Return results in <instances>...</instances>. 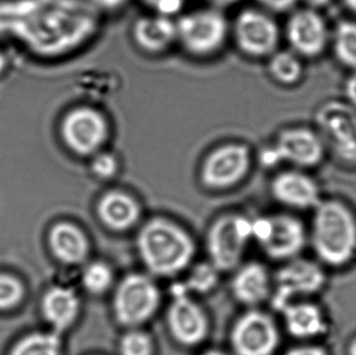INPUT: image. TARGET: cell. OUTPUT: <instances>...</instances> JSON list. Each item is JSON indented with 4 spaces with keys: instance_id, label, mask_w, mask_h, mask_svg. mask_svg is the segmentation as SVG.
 <instances>
[{
    "instance_id": "cell-11",
    "label": "cell",
    "mask_w": 356,
    "mask_h": 355,
    "mask_svg": "<svg viewBox=\"0 0 356 355\" xmlns=\"http://www.w3.org/2000/svg\"><path fill=\"white\" fill-rule=\"evenodd\" d=\"M251 240V219L240 215L220 217L211 225L207 233V250L209 263L219 272L238 268Z\"/></svg>"
},
{
    "instance_id": "cell-32",
    "label": "cell",
    "mask_w": 356,
    "mask_h": 355,
    "mask_svg": "<svg viewBox=\"0 0 356 355\" xmlns=\"http://www.w3.org/2000/svg\"><path fill=\"white\" fill-rule=\"evenodd\" d=\"M154 14L177 18L184 10L188 0H140Z\"/></svg>"
},
{
    "instance_id": "cell-28",
    "label": "cell",
    "mask_w": 356,
    "mask_h": 355,
    "mask_svg": "<svg viewBox=\"0 0 356 355\" xmlns=\"http://www.w3.org/2000/svg\"><path fill=\"white\" fill-rule=\"evenodd\" d=\"M83 288L92 295L106 293L114 283V273L104 262H94L86 266L81 275Z\"/></svg>"
},
{
    "instance_id": "cell-21",
    "label": "cell",
    "mask_w": 356,
    "mask_h": 355,
    "mask_svg": "<svg viewBox=\"0 0 356 355\" xmlns=\"http://www.w3.org/2000/svg\"><path fill=\"white\" fill-rule=\"evenodd\" d=\"M97 215L104 226L114 231H124L137 224L141 208L129 194L110 191L98 201Z\"/></svg>"
},
{
    "instance_id": "cell-5",
    "label": "cell",
    "mask_w": 356,
    "mask_h": 355,
    "mask_svg": "<svg viewBox=\"0 0 356 355\" xmlns=\"http://www.w3.org/2000/svg\"><path fill=\"white\" fill-rule=\"evenodd\" d=\"M58 133L69 151L79 156H93L104 150L110 139V121L99 108L77 104L60 115Z\"/></svg>"
},
{
    "instance_id": "cell-6",
    "label": "cell",
    "mask_w": 356,
    "mask_h": 355,
    "mask_svg": "<svg viewBox=\"0 0 356 355\" xmlns=\"http://www.w3.org/2000/svg\"><path fill=\"white\" fill-rule=\"evenodd\" d=\"M252 240L270 260L286 263L301 256L309 245V233L300 218L280 213L252 220Z\"/></svg>"
},
{
    "instance_id": "cell-13",
    "label": "cell",
    "mask_w": 356,
    "mask_h": 355,
    "mask_svg": "<svg viewBox=\"0 0 356 355\" xmlns=\"http://www.w3.org/2000/svg\"><path fill=\"white\" fill-rule=\"evenodd\" d=\"M251 162L250 148L246 144L230 142L218 146L203 160L201 181L209 189H229L246 176Z\"/></svg>"
},
{
    "instance_id": "cell-14",
    "label": "cell",
    "mask_w": 356,
    "mask_h": 355,
    "mask_svg": "<svg viewBox=\"0 0 356 355\" xmlns=\"http://www.w3.org/2000/svg\"><path fill=\"white\" fill-rule=\"evenodd\" d=\"M230 343L236 355H273L280 344L275 319L263 311H248L234 323Z\"/></svg>"
},
{
    "instance_id": "cell-24",
    "label": "cell",
    "mask_w": 356,
    "mask_h": 355,
    "mask_svg": "<svg viewBox=\"0 0 356 355\" xmlns=\"http://www.w3.org/2000/svg\"><path fill=\"white\" fill-rule=\"evenodd\" d=\"M267 60L268 74L277 85L294 87L302 81L303 60L292 50H276Z\"/></svg>"
},
{
    "instance_id": "cell-38",
    "label": "cell",
    "mask_w": 356,
    "mask_h": 355,
    "mask_svg": "<svg viewBox=\"0 0 356 355\" xmlns=\"http://www.w3.org/2000/svg\"><path fill=\"white\" fill-rule=\"evenodd\" d=\"M342 2L349 12L356 15V0H342Z\"/></svg>"
},
{
    "instance_id": "cell-3",
    "label": "cell",
    "mask_w": 356,
    "mask_h": 355,
    "mask_svg": "<svg viewBox=\"0 0 356 355\" xmlns=\"http://www.w3.org/2000/svg\"><path fill=\"white\" fill-rule=\"evenodd\" d=\"M137 248L148 272L160 277L175 276L186 270L196 251L188 233L165 218L152 219L142 226Z\"/></svg>"
},
{
    "instance_id": "cell-33",
    "label": "cell",
    "mask_w": 356,
    "mask_h": 355,
    "mask_svg": "<svg viewBox=\"0 0 356 355\" xmlns=\"http://www.w3.org/2000/svg\"><path fill=\"white\" fill-rule=\"evenodd\" d=\"M259 8L271 15L286 14L296 10L299 0H255Z\"/></svg>"
},
{
    "instance_id": "cell-1",
    "label": "cell",
    "mask_w": 356,
    "mask_h": 355,
    "mask_svg": "<svg viewBox=\"0 0 356 355\" xmlns=\"http://www.w3.org/2000/svg\"><path fill=\"white\" fill-rule=\"evenodd\" d=\"M102 15L90 0H0V41L33 62H60L97 37Z\"/></svg>"
},
{
    "instance_id": "cell-9",
    "label": "cell",
    "mask_w": 356,
    "mask_h": 355,
    "mask_svg": "<svg viewBox=\"0 0 356 355\" xmlns=\"http://www.w3.org/2000/svg\"><path fill=\"white\" fill-rule=\"evenodd\" d=\"M230 38L243 56L261 60L280 49L282 31L273 15L259 8H246L230 22Z\"/></svg>"
},
{
    "instance_id": "cell-20",
    "label": "cell",
    "mask_w": 356,
    "mask_h": 355,
    "mask_svg": "<svg viewBox=\"0 0 356 355\" xmlns=\"http://www.w3.org/2000/svg\"><path fill=\"white\" fill-rule=\"evenodd\" d=\"M273 279L265 265L259 262L247 263L236 268L232 281L234 298L244 306L254 308L270 299Z\"/></svg>"
},
{
    "instance_id": "cell-34",
    "label": "cell",
    "mask_w": 356,
    "mask_h": 355,
    "mask_svg": "<svg viewBox=\"0 0 356 355\" xmlns=\"http://www.w3.org/2000/svg\"><path fill=\"white\" fill-rule=\"evenodd\" d=\"M102 14L115 13L124 8L129 0H90Z\"/></svg>"
},
{
    "instance_id": "cell-31",
    "label": "cell",
    "mask_w": 356,
    "mask_h": 355,
    "mask_svg": "<svg viewBox=\"0 0 356 355\" xmlns=\"http://www.w3.org/2000/svg\"><path fill=\"white\" fill-rule=\"evenodd\" d=\"M118 160L112 154L100 151L92 156V173L98 179H112L118 172Z\"/></svg>"
},
{
    "instance_id": "cell-29",
    "label": "cell",
    "mask_w": 356,
    "mask_h": 355,
    "mask_svg": "<svg viewBox=\"0 0 356 355\" xmlns=\"http://www.w3.org/2000/svg\"><path fill=\"white\" fill-rule=\"evenodd\" d=\"M119 352L121 355H152L154 342L147 333L131 329L121 339Z\"/></svg>"
},
{
    "instance_id": "cell-2",
    "label": "cell",
    "mask_w": 356,
    "mask_h": 355,
    "mask_svg": "<svg viewBox=\"0 0 356 355\" xmlns=\"http://www.w3.org/2000/svg\"><path fill=\"white\" fill-rule=\"evenodd\" d=\"M309 245L325 268L341 269L356 258V215L340 199H322L313 210Z\"/></svg>"
},
{
    "instance_id": "cell-23",
    "label": "cell",
    "mask_w": 356,
    "mask_h": 355,
    "mask_svg": "<svg viewBox=\"0 0 356 355\" xmlns=\"http://www.w3.org/2000/svg\"><path fill=\"white\" fill-rule=\"evenodd\" d=\"M42 311L54 331L60 335L76 321L81 311V300L74 290L54 287L44 296Z\"/></svg>"
},
{
    "instance_id": "cell-37",
    "label": "cell",
    "mask_w": 356,
    "mask_h": 355,
    "mask_svg": "<svg viewBox=\"0 0 356 355\" xmlns=\"http://www.w3.org/2000/svg\"><path fill=\"white\" fill-rule=\"evenodd\" d=\"M207 1L209 2V6L225 10V8H230V6L238 3L240 0H207Z\"/></svg>"
},
{
    "instance_id": "cell-4",
    "label": "cell",
    "mask_w": 356,
    "mask_h": 355,
    "mask_svg": "<svg viewBox=\"0 0 356 355\" xmlns=\"http://www.w3.org/2000/svg\"><path fill=\"white\" fill-rule=\"evenodd\" d=\"M177 45L188 56L211 58L223 50L230 38V22L224 10L205 6L175 18Z\"/></svg>"
},
{
    "instance_id": "cell-41",
    "label": "cell",
    "mask_w": 356,
    "mask_h": 355,
    "mask_svg": "<svg viewBox=\"0 0 356 355\" xmlns=\"http://www.w3.org/2000/svg\"><path fill=\"white\" fill-rule=\"evenodd\" d=\"M309 4L312 3L311 8H314V6H319V4L324 3V2L327 1V0H309Z\"/></svg>"
},
{
    "instance_id": "cell-25",
    "label": "cell",
    "mask_w": 356,
    "mask_h": 355,
    "mask_svg": "<svg viewBox=\"0 0 356 355\" xmlns=\"http://www.w3.org/2000/svg\"><path fill=\"white\" fill-rule=\"evenodd\" d=\"M330 46L339 64L356 71V21L342 20L332 31Z\"/></svg>"
},
{
    "instance_id": "cell-17",
    "label": "cell",
    "mask_w": 356,
    "mask_h": 355,
    "mask_svg": "<svg viewBox=\"0 0 356 355\" xmlns=\"http://www.w3.org/2000/svg\"><path fill=\"white\" fill-rule=\"evenodd\" d=\"M275 201L292 210H313L323 199L319 183L307 171L290 168L276 174L271 183Z\"/></svg>"
},
{
    "instance_id": "cell-35",
    "label": "cell",
    "mask_w": 356,
    "mask_h": 355,
    "mask_svg": "<svg viewBox=\"0 0 356 355\" xmlns=\"http://www.w3.org/2000/svg\"><path fill=\"white\" fill-rule=\"evenodd\" d=\"M284 355H328L326 350L319 345L315 344H303V345L296 346L291 348Z\"/></svg>"
},
{
    "instance_id": "cell-19",
    "label": "cell",
    "mask_w": 356,
    "mask_h": 355,
    "mask_svg": "<svg viewBox=\"0 0 356 355\" xmlns=\"http://www.w3.org/2000/svg\"><path fill=\"white\" fill-rule=\"evenodd\" d=\"M280 313L286 333L298 341L309 343L327 333V317L312 299L292 302Z\"/></svg>"
},
{
    "instance_id": "cell-18",
    "label": "cell",
    "mask_w": 356,
    "mask_h": 355,
    "mask_svg": "<svg viewBox=\"0 0 356 355\" xmlns=\"http://www.w3.org/2000/svg\"><path fill=\"white\" fill-rule=\"evenodd\" d=\"M131 39L148 56H162L177 46L175 18L154 14L144 15L134 21Z\"/></svg>"
},
{
    "instance_id": "cell-15",
    "label": "cell",
    "mask_w": 356,
    "mask_h": 355,
    "mask_svg": "<svg viewBox=\"0 0 356 355\" xmlns=\"http://www.w3.org/2000/svg\"><path fill=\"white\" fill-rule=\"evenodd\" d=\"M332 31L316 8H298L291 12L284 26V38L297 56L305 58L321 56L330 44Z\"/></svg>"
},
{
    "instance_id": "cell-26",
    "label": "cell",
    "mask_w": 356,
    "mask_h": 355,
    "mask_svg": "<svg viewBox=\"0 0 356 355\" xmlns=\"http://www.w3.org/2000/svg\"><path fill=\"white\" fill-rule=\"evenodd\" d=\"M60 333H35L26 336L13 348L10 355H60Z\"/></svg>"
},
{
    "instance_id": "cell-27",
    "label": "cell",
    "mask_w": 356,
    "mask_h": 355,
    "mask_svg": "<svg viewBox=\"0 0 356 355\" xmlns=\"http://www.w3.org/2000/svg\"><path fill=\"white\" fill-rule=\"evenodd\" d=\"M218 279L219 271L211 263L197 265L188 275L184 285L177 286L173 292H181L188 295V292L198 294L209 293L217 285Z\"/></svg>"
},
{
    "instance_id": "cell-22",
    "label": "cell",
    "mask_w": 356,
    "mask_h": 355,
    "mask_svg": "<svg viewBox=\"0 0 356 355\" xmlns=\"http://www.w3.org/2000/svg\"><path fill=\"white\" fill-rule=\"evenodd\" d=\"M52 254L66 265H81L89 256L90 244L87 236L72 223H58L49 233Z\"/></svg>"
},
{
    "instance_id": "cell-36",
    "label": "cell",
    "mask_w": 356,
    "mask_h": 355,
    "mask_svg": "<svg viewBox=\"0 0 356 355\" xmlns=\"http://www.w3.org/2000/svg\"><path fill=\"white\" fill-rule=\"evenodd\" d=\"M345 102L356 110V71L350 73L344 83Z\"/></svg>"
},
{
    "instance_id": "cell-39",
    "label": "cell",
    "mask_w": 356,
    "mask_h": 355,
    "mask_svg": "<svg viewBox=\"0 0 356 355\" xmlns=\"http://www.w3.org/2000/svg\"><path fill=\"white\" fill-rule=\"evenodd\" d=\"M348 355H356V337L349 344Z\"/></svg>"
},
{
    "instance_id": "cell-16",
    "label": "cell",
    "mask_w": 356,
    "mask_h": 355,
    "mask_svg": "<svg viewBox=\"0 0 356 355\" xmlns=\"http://www.w3.org/2000/svg\"><path fill=\"white\" fill-rule=\"evenodd\" d=\"M167 325L173 339L186 347L202 343L209 329L204 311L190 295L181 292H173V300L167 313Z\"/></svg>"
},
{
    "instance_id": "cell-40",
    "label": "cell",
    "mask_w": 356,
    "mask_h": 355,
    "mask_svg": "<svg viewBox=\"0 0 356 355\" xmlns=\"http://www.w3.org/2000/svg\"><path fill=\"white\" fill-rule=\"evenodd\" d=\"M199 355H227L226 354H224L223 352H221V350H217V349H211V350H207V352H202V354Z\"/></svg>"
},
{
    "instance_id": "cell-8",
    "label": "cell",
    "mask_w": 356,
    "mask_h": 355,
    "mask_svg": "<svg viewBox=\"0 0 356 355\" xmlns=\"http://www.w3.org/2000/svg\"><path fill=\"white\" fill-rule=\"evenodd\" d=\"M316 131L326 152L345 166H356V110L345 101L330 100L316 113Z\"/></svg>"
},
{
    "instance_id": "cell-12",
    "label": "cell",
    "mask_w": 356,
    "mask_h": 355,
    "mask_svg": "<svg viewBox=\"0 0 356 355\" xmlns=\"http://www.w3.org/2000/svg\"><path fill=\"white\" fill-rule=\"evenodd\" d=\"M326 154L325 146L316 129L292 126L278 133L273 145L264 152L263 160L268 166L286 163L292 168L307 171L319 166Z\"/></svg>"
},
{
    "instance_id": "cell-10",
    "label": "cell",
    "mask_w": 356,
    "mask_h": 355,
    "mask_svg": "<svg viewBox=\"0 0 356 355\" xmlns=\"http://www.w3.org/2000/svg\"><path fill=\"white\" fill-rule=\"evenodd\" d=\"M161 292L156 281L146 274L131 273L123 277L113 297V313L119 324L138 329L158 312Z\"/></svg>"
},
{
    "instance_id": "cell-30",
    "label": "cell",
    "mask_w": 356,
    "mask_h": 355,
    "mask_svg": "<svg viewBox=\"0 0 356 355\" xmlns=\"http://www.w3.org/2000/svg\"><path fill=\"white\" fill-rule=\"evenodd\" d=\"M24 295L22 283L12 275L0 274V310L16 306Z\"/></svg>"
},
{
    "instance_id": "cell-7",
    "label": "cell",
    "mask_w": 356,
    "mask_h": 355,
    "mask_svg": "<svg viewBox=\"0 0 356 355\" xmlns=\"http://www.w3.org/2000/svg\"><path fill=\"white\" fill-rule=\"evenodd\" d=\"M273 279L270 300L278 313L292 302L312 299L321 293L327 283L325 267L317 260L302 256L282 263Z\"/></svg>"
}]
</instances>
